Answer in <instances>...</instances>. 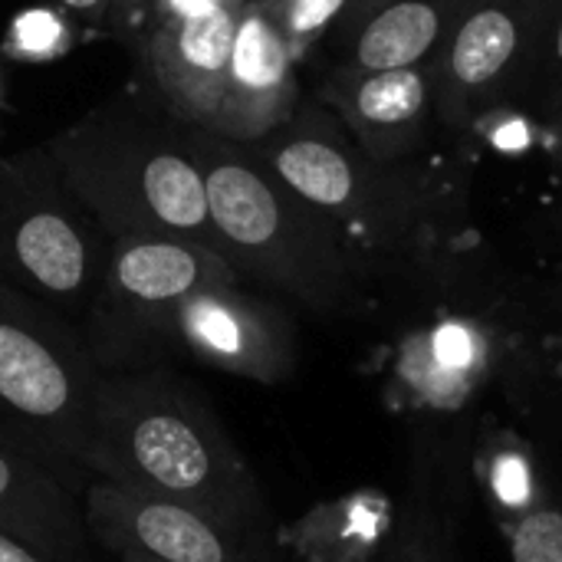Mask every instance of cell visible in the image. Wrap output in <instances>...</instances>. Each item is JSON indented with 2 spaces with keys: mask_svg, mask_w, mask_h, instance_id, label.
Returning <instances> with one entry per match:
<instances>
[{
  "mask_svg": "<svg viewBox=\"0 0 562 562\" xmlns=\"http://www.w3.org/2000/svg\"><path fill=\"white\" fill-rule=\"evenodd\" d=\"M82 471L244 533H273L254 468L204 392L165 362L102 372Z\"/></svg>",
  "mask_w": 562,
  "mask_h": 562,
  "instance_id": "6da1fadb",
  "label": "cell"
},
{
  "mask_svg": "<svg viewBox=\"0 0 562 562\" xmlns=\"http://www.w3.org/2000/svg\"><path fill=\"white\" fill-rule=\"evenodd\" d=\"M43 145L112 237L181 234L217 250L207 184L181 119L161 122L138 102L115 99L89 109Z\"/></svg>",
  "mask_w": 562,
  "mask_h": 562,
  "instance_id": "7a4b0ae2",
  "label": "cell"
},
{
  "mask_svg": "<svg viewBox=\"0 0 562 562\" xmlns=\"http://www.w3.org/2000/svg\"><path fill=\"white\" fill-rule=\"evenodd\" d=\"M204 175L207 207L224 254L240 277L277 286L313 310H333L346 286V260L329 234L240 142L181 122Z\"/></svg>",
  "mask_w": 562,
  "mask_h": 562,
  "instance_id": "3957f363",
  "label": "cell"
},
{
  "mask_svg": "<svg viewBox=\"0 0 562 562\" xmlns=\"http://www.w3.org/2000/svg\"><path fill=\"white\" fill-rule=\"evenodd\" d=\"M102 379L86 333L33 296L0 283V448L82 471Z\"/></svg>",
  "mask_w": 562,
  "mask_h": 562,
  "instance_id": "277c9868",
  "label": "cell"
},
{
  "mask_svg": "<svg viewBox=\"0 0 562 562\" xmlns=\"http://www.w3.org/2000/svg\"><path fill=\"white\" fill-rule=\"evenodd\" d=\"M112 234L46 145L0 158V283L82 329L105 280Z\"/></svg>",
  "mask_w": 562,
  "mask_h": 562,
  "instance_id": "5b68a950",
  "label": "cell"
},
{
  "mask_svg": "<svg viewBox=\"0 0 562 562\" xmlns=\"http://www.w3.org/2000/svg\"><path fill=\"white\" fill-rule=\"evenodd\" d=\"M240 283V273L214 247L181 234L112 237L105 280L82 323L102 372L161 362V336L175 310L207 290Z\"/></svg>",
  "mask_w": 562,
  "mask_h": 562,
  "instance_id": "8992f818",
  "label": "cell"
},
{
  "mask_svg": "<svg viewBox=\"0 0 562 562\" xmlns=\"http://www.w3.org/2000/svg\"><path fill=\"white\" fill-rule=\"evenodd\" d=\"M168 356L257 385H280L296 369V333L283 310L244 293L240 283L207 286L175 310L161 336V362Z\"/></svg>",
  "mask_w": 562,
  "mask_h": 562,
  "instance_id": "52a82bcc",
  "label": "cell"
},
{
  "mask_svg": "<svg viewBox=\"0 0 562 562\" xmlns=\"http://www.w3.org/2000/svg\"><path fill=\"white\" fill-rule=\"evenodd\" d=\"M86 524L109 553L138 550L158 562H286L273 533H244L191 507L89 481Z\"/></svg>",
  "mask_w": 562,
  "mask_h": 562,
  "instance_id": "ba28073f",
  "label": "cell"
},
{
  "mask_svg": "<svg viewBox=\"0 0 562 562\" xmlns=\"http://www.w3.org/2000/svg\"><path fill=\"white\" fill-rule=\"evenodd\" d=\"M296 105V59L267 7L247 0L237 16L221 109L207 132L231 142H263L283 128Z\"/></svg>",
  "mask_w": 562,
  "mask_h": 562,
  "instance_id": "9c48e42d",
  "label": "cell"
},
{
  "mask_svg": "<svg viewBox=\"0 0 562 562\" xmlns=\"http://www.w3.org/2000/svg\"><path fill=\"white\" fill-rule=\"evenodd\" d=\"M494 336L474 316H441L428 329L405 336L392 382L405 408L431 418H461L494 375Z\"/></svg>",
  "mask_w": 562,
  "mask_h": 562,
  "instance_id": "30bf717a",
  "label": "cell"
},
{
  "mask_svg": "<svg viewBox=\"0 0 562 562\" xmlns=\"http://www.w3.org/2000/svg\"><path fill=\"white\" fill-rule=\"evenodd\" d=\"M86 477L0 448V533L59 562H89Z\"/></svg>",
  "mask_w": 562,
  "mask_h": 562,
  "instance_id": "8fae6325",
  "label": "cell"
},
{
  "mask_svg": "<svg viewBox=\"0 0 562 562\" xmlns=\"http://www.w3.org/2000/svg\"><path fill=\"white\" fill-rule=\"evenodd\" d=\"M240 7H227L207 16L165 20L145 40V66L155 89L168 102V112L188 125L211 128L221 109L227 63L234 49Z\"/></svg>",
  "mask_w": 562,
  "mask_h": 562,
  "instance_id": "7c38bea8",
  "label": "cell"
},
{
  "mask_svg": "<svg viewBox=\"0 0 562 562\" xmlns=\"http://www.w3.org/2000/svg\"><path fill=\"white\" fill-rule=\"evenodd\" d=\"M293 198L329 217H356L366 207V178L359 165L319 132L277 128L263 138L257 158Z\"/></svg>",
  "mask_w": 562,
  "mask_h": 562,
  "instance_id": "4fadbf2b",
  "label": "cell"
},
{
  "mask_svg": "<svg viewBox=\"0 0 562 562\" xmlns=\"http://www.w3.org/2000/svg\"><path fill=\"white\" fill-rule=\"evenodd\" d=\"M524 36V3L491 0L474 7L454 30L445 66H441V99L451 109L468 105L487 86H494L504 69L520 53Z\"/></svg>",
  "mask_w": 562,
  "mask_h": 562,
  "instance_id": "5bb4252c",
  "label": "cell"
},
{
  "mask_svg": "<svg viewBox=\"0 0 562 562\" xmlns=\"http://www.w3.org/2000/svg\"><path fill=\"white\" fill-rule=\"evenodd\" d=\"M333 102L352 122L366 145L382 135H402L428 109V72L425 66L352 72L333 86Z\"/></svg>",
  "mask_w": 562,
  "mask_h": 562,
  "instance_id": "9a60e30c",
  "label": "cell"
},
{
  "mask_svg": "<svg viewBox=\"0 0 562 562\" xmlns=\"http://www.w3.org/2000/svg\"><path fill=\"white\" fill-rule=\"evenodd\" d=\"M445 33V10L438 0H395L382 7L352 46V72H382L422 66Z\"/></svg>",
  "mask_w": 562,
  "mask_h": 562,
  "instance_id": "2e32d148",
  "label": "cell"
},
{
  "mask_svg": "<svg viewBox=\"0 0 562 562\" xmlns=\"http://www.w3.org/2000/svg\"><path fill=\"white\" fill-rule=\"evenodd\" d=\"M445 487H448V464L418 454L402 524L389 540L382 562H454L448 527H445V514H448L441 501Z\"/></svg>",
  "mask_w": 562,
  "mask_h": 562,
  "instance_id": "e0dca14e",
  "label": "cell"
},
{
  "mask_svg": "<svg viewBox=\"0 0 562 562\" xmlns=\"http://www.w3.org/2000/svg\"><path fill=\"white\" fill-rule=\"evenodd\" d=\"M507 547L514 562H562L560 504H530L510 517Z\"/></svg>",
  "mask_w": 562,
  "mask_h": 562,
  "instance_id": "ac0fdd59",
  "label": "cell"
},
{
  "mask_svg": "<svg viewBox=\"0 0 562 562\" xmlns=\"http://www.w3.org/2000/svg\"><path fill=\"white\" fill-rule=\"evenodd\" d=\"M349 0H267L293 59H303L306 49L333 26Z\"/></svg>",
  "mask_w": 562,
  "mask_h": 562,
  "instance_id": "d6986e66",
  "label": "cell"
},
{
  "mask_svg": "<svg viewBox=\"0 0 562 562\" xmlns=\"http://www.w3.org/2000/svg\"><path fill=\"white\" fill-rule=\"evenodd\" d=\"M72 46L69 26L49 10H26L7 33V53L16 59H53Z\"/></svg>",
  "mask_w": 562,
  "mask_h": 562,
  "instance_id": "ffe728a7",
  "label": "cell"
},
{
  "mask_svg": "<svg viewBox=\"0 0 562 562\" xmlns=\"http://www.w3.org/2000/svg\"><path fill=\"white\" fill-rule=\"evenodd\" d=\"M53 3L105 33H119L138 16L142 7H148V0H53Z\"/></svg>",
  "mask_w": 562,
  "mask_h": 562,
  "instance_id": "44dd1931",
  "label": "cell"
},
{
  "mask_svg": "<svg viewBox=\"0 0 562 562\" xmlns=\"http://www.w3.org/2000/svg\"><path fill=\"white\" fill-rule=\"evenodd\" d=\"M247 0H148L155 23L165 20H191V16H207L227 7H244Z\"/></svg>",
  "mask_w": 562,
  "mask_h": 562,
  "instance_id": "7402d4cb",
  "label": "cell"
},
{
  "mask_svg": "<svg viewBox=\"0 0 562 562\" xmlns=\"http://www.w3.org/2000/svg\"><path fill=\"white\" fill-rule=\"evenodd\" d=\"M0 562H59V560H53V557H46V553H40V550H33V547H26V543L10 540V537H3V533H0Z\"/></svg>",
  "mask_w": 562,
  "mask_h": 562,
  "instance_id": "603a6c76",
  "label": "cell"
},
{
  "mask_svg": "<svg viewBox=\"0 0 562 562\" xmlns=\"http://www.w3.org/2000/svg\"><path fill=\"white\" fill-rule=\"evenodd\" d=\"M119 562H158L151 560V557H145V553H138V550H119V553H112Z\"/></svg>",
  "mask_w": 562,
  "mask_h": 562,
  "instance_id": "cb8c5ba5",
  "label": "cell"
},
{
  "mask_svg": "<svg viewBox=\"0 0 562 562\" xmlns=\"http://www.w3.org/2000/svg\"><path fill=\"white\" fill-rule=\"evenodd\" d=\"M553 56H557V63H560V69H562V20H560V26H557V43H553Z\"/></svg>",
  "mask_w": 562,
  "mask_h": 562,
  "instance_id": "d4e9b609",
  "label": "cell"
},
{
  "mask_svg": "<svg viewBox=\"0 0 562 562\" xmlns=\"http://www.w3.org/2000/svg\"><path fill=\"white\" fill-rule=\"evenodd\" d=\"M557 142H560V151H562V115H560V122H557Z\"/></svg>",
  "mask_w": 562,
  "mask_h": 562,
  "instance_id": "484cf974",
  "label": "cell"
},
{
  "mask_svg": "<svg viewBox=\"0 0 562 562\" xmlns=\"http://www.w3.org/2000/svg\"><path fill=\"white\" fill-rule=\"evenodd\" d=\"M0 105H3V72H0Z\"/></svg>",
  "mask_w": 562,
  "mask_h": 562,
  "instance_id": "4316f807",
  "label": "cell"
}]
</instances>
